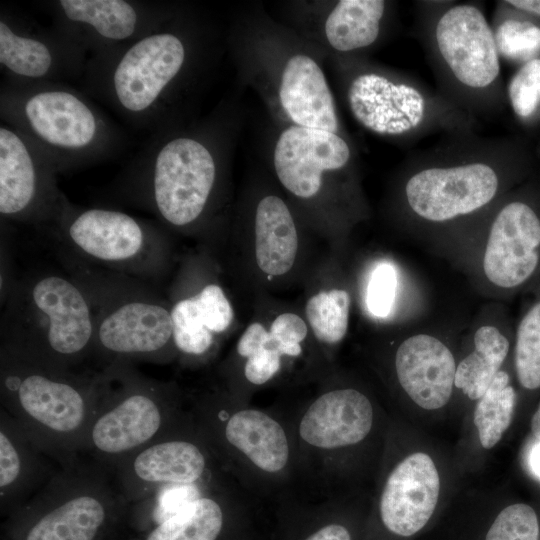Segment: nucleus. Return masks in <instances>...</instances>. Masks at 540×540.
<instances>
[{"label": "nucleus", "instance_id": "f257e3e1", "mask_svg": "<svg viewBox=\"0 0 540 540\" xmlns=\"http://www.w3.org/2000/svg\"><path fill=\"white\" fill-rule=\"evenodd\" d=\"M528 172L520 146L477 133L444 136L403 164L392 192L401 228L450 257L473 223Z\"/></svg>", "mask_w": 540, "mask_h": 540}, {"label": "nucleus", "instance_id": "f03ea898", "mask_svg": "<svg viewBox=\"0 0 540 540\" xmlns=\"http://www.w3.org/2000/svg\"><path fill=\"white\" fill-rule=\"evenodd\" d=\"M316 392L283 412L296 453L297 496L324 500L351 494L372 465L379 410L371 393L333 368Z\"/></svg>", "mask_w": 540, "mask_h": 540}, {"label": "nucleus", "instance_id": "7ed1b4c3", "mask_svg": "<svg viewBox=\"0 0 540 540\" xmlns=\"http://www.w3.org/2000/svg\"><path fill=\"white\" fill-rule=\"evenodd\" d=\"M196 27L181 12L156 30L87 60L83 90L130 126L151 134L176 125V111L201 58Z\"/></svg>", "mask_w": 540, "mask_h": 540}, {"label": "nucleus", "instance_id": "20e7f679", "mask_svg": "<svg viewBox=\"0 0 540 540\" xmlns=\"http://www.w3.org/2000/svg\"><path fill=\"white\" fill-rule=\"evenodd\" d=\"M211 130L153 134L112 182V198L187 235L208 232L218 209L222 161Z\"/></svg>", "mask_w": 540, "mask_h": 540}, {"label": "nucleus", "instance_id": "39448f33", "mask_svg": "<svg viewBox=\"0 0 540 540\" xmlns=\"http://www.w3.org/2000/svg\"><path fill=\"white\" fill-rule=\"evenodd\" d=\"M186 397L222 469L245 492L276 504L297 495L295 445L282 411L239 403L218 384Z\"/></svg>", "mask_w": 540, "mask_h": 540}, {"label": "nucleus", "instance_id": "423d86ee", "mask_svg": "<svg viewBox=\"0 0 540 540\" xmlns=\"http://www.w3.org/2000/svg\"><path fill=\"white\" fill-rule=\"evenodd\" d=\"M414 36L434 73L437 90L479 120L506 102L499 57L481 1H416Z\"/></svg>", "mask_w": 540, "mask_h": 540}, {"label": "nucleus", "instance_id": "0eeeda50", "mask_svg": "<svg viewBox=\"0 0 540 540\" xmlns=\"http://www.w3.org/2000/svg\"><path fill=\"white\" fill-rule=\"evenodd\" d=\"M0 117L29 139L58 173L116 156L123 131L85 93L66 83H18L0 86Z\"/></svg>", "mask_w": 540, "mask_h": 540}, {"label": "nucleus", "instance_id": "6e6552de", "mask_svg": "<svg viewBox=\"0 0 540 540\" xmlns=\"http://www.w3.org/2000/svg\"><path fill=\"white\" fill-rule=\"evenodd\" d=\"M99 391V371L59 370L0 348L1 408L60 467L80 459Z\"/></svg>", "mask_w": 540, "mask_h": 540}, {"label": "nucleus", "instance_id": "1a4fd4ad", "mask_svg": "<svg viewBox=\"0 0 540 540\" xmlns=\"http://www.w3.org/2000/svg\"><path fill=\"white\" fill-rule=\"evenodd\" d=\"M94 314L72 276L39 273L11 283L4 295L0 348L66 371L94 352Z\"/></svg>", "mask_w": 540, "mask_h": 540}, {"label": "nucleus", "instance_id": "9d476101", "mask_svg": "<svg viewBox=\"0 0 540 540\" xmlns=\"http://www.w3.org/2000/svg\"><path fill=\"white\" fill-rule=\"evenodd\" d=\"M94 314L93 357L113 363L177 360L170 303L150 282L64 256Z\"/></svg>", "mask_w": 540, "mask_h": 540}, {"label": "nucleus", "instance_id": "9b49d317", "mask_svg": "<svg viewBox=\"0 0 540 540\" xmlns=\"http://www.w3.org/2000/svg\"><path fill=\"white\" fill-rule=\"evenodd\" d=\"M99 374L98 402L83 453L112 473L128 456L191 418L186 393L173 381L147 377L122 362Z\"/></svg>", "mask_w": 540, "mask_h": 540}, {"label": "nucleus", "instance_id": "f8f14e48", "mask_svg": "<svg viewBox=\"0 0 540 540\" xmlns=\"http://www.w3.org/2000/svg\"><path fill=\"white\" fill-rule=\"evenodd\" d=\"M453 259L494 301L525 293L540 278V187L517 186L478 218Z\"/></svg>", "mask_w": 540, "mask_h": 540}, {"label": "nucleus", "instance_id": "ddd939ff", "mask_svg": "<svg viewBox=\"0 0 540 540\" xmlns=\"http://www.w3.org/2000/svg\"><path fill=\"white\" fill-rule=\"evenodd\" d=\"M130 504L111 471L79 459L11 512L4 540H105L129 519Z\"/></svg>", "mask_w": 540, "mask_h": 540}, {"label": "nucleus", "instance_id": "4468645a", "mask_svg": "<svg viewBox=\"0 0 540 540\" xmlns=\"http://www.w3.org/2000/svg\"><path fill=\"white\" fill-rule=\"evenodd\" d=\"M359 67L348 81L346 95L353 117L368 131L406 143L437 133H476L479 120L437 89L404 74Z\"/></svg>", "mask_w": 540, "mask_h": 540}, {"label": "nucleus", "instance_id": "2eb2a0df", "mask_svg": "<svg viewBox=\"0 0 540 540\" xmlns=\"http://www.w3.org/2000/svg\"><path fill=\"white\" fill-rule=\"evenodd\" d=\"M42 234L61 244L64 256L147 282L161 278L171 263L166 233L117 209L69 202Z\"/></svg>", "mask_w": 540, "mask_h": 540}, {"label": "nucleus", "instance_id": "dca6fc26", "mask_svg": "<svg viewBox=\"0 0 540 540\" xmlns=\"http://www.w3.org/2000/svg\"><path fill=\"white\" fill-rule=\"evenodd\" d=\"M331 367L315 344L306 320L281 311L268 321L254 320L219 365V383L228 395L250 404L258 390L278 385L318 382Z\"/></svg>", "mask_w": 540, "mask_h": 540}, {"label": "nucleus", "instance_id": "f3484780", "mask_svg": "<svg viewBox=\"0 0 540 540\" xmlns=\"http://www.w3.org/2000/svg\"><path fill=\"white\" fill-rule=\"evenodd\" d=\"M207 254L186 257L168 300L177 361L187 368L214 360L235 322V310Z\"/></svg>", "mask_w": 540, "mask_h": 540}, {"label": "nucleus", "instance_id": "a211bd4d", "mask_svg": "<svg viewBox=\"0 0 540 540\" xmlns=\"http://www.w3.org/2000/svg\"><path fill=\"white\" fill-rule=\"evenodd\" d=\"M113 475L120 492L130 505L163 488L211 486L230 478L192 415L179 428L121 461Z\"/></svg>", "mask_w": 540, "mask_h": 540}, {"label": "nucleus", "instance_id": "6ab92c4d", "mask_svg": "<svg viewBox=\"0 0 540 540\" xmlns=\"http://www.w3.org/2000/svg\"><path fill=\"white\" fill-rule=\"evenodd\" d=\"M55 166L22 133L0 125V215L2 220L43 232L70 202L57 185Z\"/></svg>", "mask_w": 540, "mask_h": 540}, {"label": "nucleus", "instance_id": "aec40b11", "mask_svg": "<svg viewBox=\"0 0 540 540\" xmlns=\"http://www.w3.org/2000/svg\"><path fill=\"white\" fill-rule=\"evenodd\" d=\"M47 6L52 25L91 56L142 38L178 11L174 4L147 0H56Z\"/></svg>", "mask_w": 540, "mask_h": 540}, {"label": "nucleus", "instance_id": "412c9836", "mask_svg": "<svg viewBox=\"0 0 540 540\" xmlns=\"http://www.w3.org/2000/svg\"><path fill=\"white\" fill-rule=\"evenodd\" d=\"M87 51L53 25L2 5L0 66L4 79L18 83L61 82L83 77Z\"/></svg>", "mask_w": 540, "mask_h": 540}, {"label": "nucleus", "instance_id": "4be33fe9", "mask_svg": "<svg viewBox=\"0 0 540 540\" xmlns=\"http://www.w3.org/2000/svg\"><path fill=\"white\" fill-rule=\"evenodd\" d=\"M440 477L433 459L415 452L384 472L376 497L380 524L390 534L409 537L431 519L439 499Z\"/></svg>", "mask_w": 540, "mask_h": 540}, {"label": "nucleus", "instance_id": "5701e85b", "mask_svg": "<svg viewBox=\"0 0 540 540\" xmlns=\"http://www.w3.org/2000/svg\"><path fill=\"white\" fill-rule=\"evenodd\" d=\"M273 165L291 195L310 200L320 193L326 174L351 169L352 150L338 133L293 125L279 135Z\"/></svg>", "mask_w": 540, "mask_h": 540}, {"label": "nucleus", "instance_id": "b1692460", "mask_svg": "<svg viewBox=\"0 0 540 540\" xmlns=\"http://www.w3.org/2000/svg\"><path fill=\"white\" fill-rule=\"evenodd\" d=\"M387 364L395 386L420 408L438 410L450 401L457 361L439 334L421 331L402 338Z\"/></svg>", "mask_w": 540, "mask_h": 540}, {"label": "nucleus", "instance_id": "393cba45", "mask_svg": "<svg viewBox=\"0 0 540 540\" xmlns=\"http://www.w3.org/2000/svg\"><path fill=\"white\" fill-rule=\"evenodd\" d=\"M254 499L228 479L132 540L230 539Z\"/></svg>", "mask_w": 540, "mask_h": 540}, {"label": "nucleus", "instance_id": "a878e982", "mask_svg": "<svg viewBox=\"0 0 540 540\" xmlns=\"http://www.w3.org/2000/svg\"><path fill=\"white\" fill-rule=\"evenodd\" d=\"M470 327L469 350L456 364L455 389L477 401L511 358L515 324L503 304L494 301L481 309Z\"/></svg>", "mask_w": 540, "mask_h": 540}, {"label": "nucleus", "instance_id": "bb28decb", "mask_svg": "<svg viewBox=\"0 0 540 540\" xmlns=\"http://www.w3.org/2000/svg\"><path fill=\"white\" fill-rule=\"evenodd\" d=\"M54 462L57 463L39 447L14 417L0 407L2 515L7 517L49 481L58 470Z\"/></svg>", "mask_w": 540, "mask_h": 540}, {"label": "nucleus", "instance_id": "cd10ccee", "mask_svg": "<svg viewBox=\"0 0 540 540\" xmlns=\"http://www.w3.org/2000/svg\"><path fill=\"white\" fill-rule=\"evenodd\" d=\"M279 99L296 126L338 133L340 123L332 92L311 57L296 54L288 59L281 73Z\"/></svg>", "mask_w": 540, "mask_h": 540}, {"label": "nucleus", "instance_id": "c85d7f7f", "mask_svg": "<svg viewBox=\"0 0 540 540\" xmlns=\"http://www.w3.org/2000/svg\"><path fill=\"white\" fill-rule=\"evenodd\" d=\"M300 238L294 217L276 195L259 200L253 223V257L258 271L268 279L286 276L294 268Z\"/></svg>", "mask_w": 540, "mask_h": 540}, {"label": "nucleus", "instance_id": "c756f323", "mask_svg": "<svg viewBox=\"0 0 540 540\" xmlns=\"http://www.w3.org/2000/svg\"><path fill=\"white\" fill-rule=\"evenodd\" d=\"M391 3L384 0H341L327 16L325 35L339 52H358L381 37Z\"/></svg>", "mask_w": 540, "mask_h": 540}, {"label": "nucleus", "instance_id": "7c9ffc66", "mask_svg": "<svg viewBox=\"0 0 540 540\" xmlns=\"http://www.w3.org/2000/svg\"><path fill=\"white\" fill-rule=\"evenodd\" d=\"M351 305V291L344 285L319 289L305 302L303 317L315 344L331 367L334 354L349 330Z\"/></svg>", "mask_w": 540, "mask_h": 540}, {"label": "nucleus", "instance_id": "2f4dec72", "mask_svg": "<svg viewBox=\"0 0 540 540\" xmlns=\"http://www.w3.org/2000/svg\"><path fill=\"white\" fill-rule=\"evenodd\" d=\"M414 285L399 264L389 258H380L371 263L365 274L363 304L369 317L377 321L399 319L405 313L407 297H417L407 293Z\"/></svg>", "mask_w": 540, "mask_h": 540}, {"label": "nucleus", "instance_id": "473e14b6", "mask_svg": "<svg viewBox=\"0 0 540 540\" xmlns=\"http://www.w3.org/2000/svg\"><path fill=\"white\" fill-rule=\"evenodd\" d=\"M527 300L514 327L511 353L515 380L521 390H540V278L526 292Z\"/></svg>", "mask_w": 540, "mask_h": 540}, {"label": "nucleus", "instance_id": "72a5a7b5", "mask_svg": "<svg viewBox=\"0 0 540 540\" xmlns=\"http://www.w3.org/2000/svg\"><path fill=\"white\" fill-rule=\"evenodd\" d=\"M490 25L501 61L520 66L540 58V21L497 1Z\"/></svg>", "mask_w": 540, "mask_h": 540}, {"label": "nucleus", "instance_id": "f704fd0d", "mask_svg": "<svg viewBox=\"0 0 540 540\" xmlns=\"http://www.w3.org/2000/svg\"><path fill=\"white\" fill-rule=\"evenodd\" d=\"M516 401L512 373L503 368L476 401L473 421L483 448L491 449L501 440L512 422Z\"/></svg>", "mask_w": 540, "mask_h": 540}, {"label": "nucleus", "instance_id": "c9c22d12", "mask_svg": "<svg viewBox=\"0 0 540 540\" xmlns=\"http://www.w3.org/2000/svg\"><path fill=\"white\" fill-rule=\"evenodd\" d=\"M339 496L312 502L297 496L306 530L297 540H353V533L346 520L349 496Z\"/></svg>", "mask_w": 540, "mask_h": 540}, {"label": "nucleus", "instance_id": "e433bc0d", "mask_svg": "<svg viewBox=\"0 0 540 540\" xmlns=\"http://www.w3.org/2000/svg\"><path fill=\"white\" fill-rule=\"evenodd\" d=\"M505 100L519 121L540 118V58L518 66L505 87Z\"/></svg>", "mask_w": 540, "mask_h": 540}, {"label": "nucleus", "instance_id": "4c0bfd02", "mask_svg": "<svg viewBox=\"0 0 540 540\" xmlns=\"http://www.w3.org/2000/svg\"><path fill=\"white\" fill-rule=\"evenodd\" d=\"M539 535L536 511L528 504L514 503L498 513L485 540H539Z\"/></svg>", "mask_w": 540, "mask_h": 540}, {"label": "nucleus", "instance_id": "58836bf2", "mask_svg": "<svg viewBox=\"0 0 540 540\" xmlns=\"http://www.w3.org/2000/svg\"><path fill=\"white\" fill-rule=\"evenodd\" d=\"M505 3L516 11L540 21V0H506Z\"/></svg>", "mask_w": 540, "mask_h": 540}, {"label": "nucleus", "instance_id": "ea45409f", "mask_svg": "<svg viewBox=\"0 0 540 540\" xmlns=\"http://www.w3.org/2000/svg\"><path fill=\"white\" fill-rule=\"evenodd\" d=\"M539 444L536 446V448L533 450V454L531 457V462L534 470L538 475H540V441H538Z\"/></svg>", "mask_w": 540, "mask_h": 540}]
</instances>
